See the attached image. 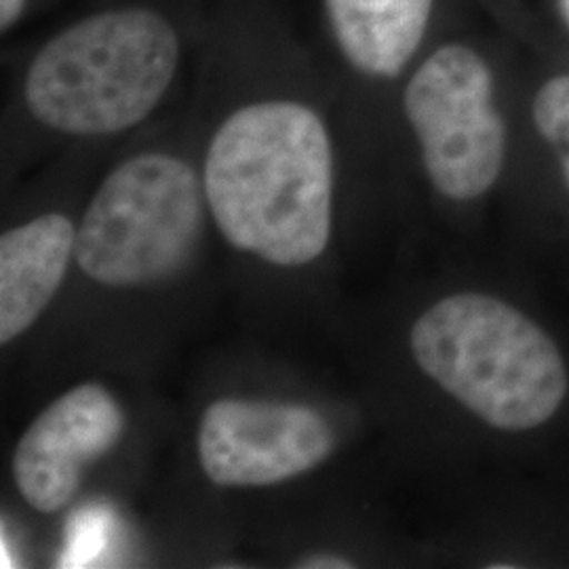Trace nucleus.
<instances>
[{"label": "nucleus", "instance_id": "nucleus-1", "mask_svg": "<svg viewBox=\"0 0 569 569\" xmlns=\"http://www.w3.org/2000/svg\"><path fill=\"white\" fill-rule=\"evenodd\" d=\"M204 197L226 241L264 262L305 266L326 251L333 209V143L300 100L234 108L211 136Z\"/></svg>", "mask_w": 569, "mask_h": 569}, {"label": "nucleus", "instance_id": "nucleus-2", "mask_svg": "<svg viewBox=\"0 0 569 569\" xmlns=\"http://www.w3.org/2000/svg\"><path fill=\"white\" fill-rule=\"evenodd\" d=\"M183 37L163 9L127 2L70 21L28 61L21 98L34 121L74 138L146 121L182 68Z\"/></svg>", "mask_w": 569, "mask_h": 569}, {"label": "nucleus", "instance_id": "nucleus-3", "mask_svg": "<svg viewBox=\"0 0 569 569\" xmlns=\"http://www.w3.org/2000/svg\"><path fill=\"white\" fill-rule=\"evenodd\" d=\"M418 367L486 425L542 427L568 397V367L549 333L486 293H453L411 327Z\"/></svg>", "mask_w": 569, "mask_h": 569}, {"label": "nucleus", "instance_id": "nucleus-4", "mask_svg": "<svg viewBox=\"0 0 569 569\" xmlns=\"http://www.w3.org/2000/svg\"><path fill=\"white\" fill-rule=\"evenodd\" d=\"M203 176L169 152H142L114 167L77 230V262L108 287L164 281L190 262L203 234Z\"/></svg>", "mask_w": 569, "mask_h": 569}, {"label": "nucleus", "instance_id": "nucleus-5", "mask_svg": "<svg viewBox=\"0 0 569 569\" xmlns=\"http://www.w3.org/2000/svg\"><path fill=\"white\" fill-rule=\"evenodd\" d=\"M403 112L432 188L456 203L489 192L507 159V124L496 77L470 42L446 41L409 70Z\"/></svg>", "mask_w": 569, "mask_h": 569}, {"label": "nucleus", "instance_id": "nucleus-6", "mask_svg": "<svg viewBox=\"0 0 569 569\" xmlns=\"http://www.w3.org/2000/svg\"><path fill=\"white\" fill-rule=\"evenodd\" d=\"M336 446L317 409L279 401L220 399L204 409L197 451L211 483L266 488L323 465Z\"/></svg>", "mask_w": 569, "mask_h": 569}, {"label": "nucleus", "instance_id": "nucleus-7", "mask_svg": "<svg viewBox=\"0 0 569 569\" xmlns=\"http://www.w3.org/2000/svg\"><path fill=\"white\" fill-rule=\"evenodd\" d=\"M127 418L114 395L96 382L68 390L23 432L13 453L21 498L39 512L66 509L84 470L117 448Z\"/></svg>", "mask_w": 569, "mask_h": 569}, {"label": "nucleus", "instance_id": "nucleus-8", "mask_svg": "<svg viewBox=\"0 0 569 569\" xmlns=\"http://www.w3.org/2000/svg\"><path fill=\"white\" fill-rule=\"evenodd\" d=\"M327 34L346 68L395 81L422 56L437 0H319Z\"/></svg>", "mask_w": 569, "mask_h": 569}, {"label": "nucleus", "instance_id": "nucleus-9", "mask_svg": "<svg viewBox=\"0 0 569 569\" xmlns=\"http://www.w3.org/2000/svg\"><path fill=\"white\" fill-rule=\"evenodd\" d=\"M77 230L61 213H44L0 237V342L9 345L37 323L58 293Z\"/></svg>", "mask_w": 569, "mask_h": 569}, {"label": "nucleus", "instance_id": "nucleus-10", "mask_svg": "<svg viewBox=\"0 0 569 569\" xmlns=\"http://www.w3.org/2000/svg\"><path fill=\"white\" fill-rule=\"evenodd\" d=\"M531 119L540 138L552 148L569 188V72L542 82L531 102Z\"/></svg>", "mask_w": 569, "mask_h": 569}, {"label": "nucleus", "instance_id": "nucleus-11", "mask_svg": "<svg viewBox=\"0 0 569 569\" xmlns=\"http://www.w3.org/2000/svg\"><path fill=\"white\" fill-rule=\"evenodd\" d=\"M30 0H0V30L9 34L21 20Z\"/></svg>", "mask_w": 569, "mask_h": 569}, {"label": "nucleus", "instance_id": "nucleus-12", "mask_svg": "<svg viewBox=\"0 0 569 569\" xmlns=\"http://www.w3.org/2000/svg\"><path fill=\"white\" fill-rule=\"evenodd\" d=\"M298 568L306 569H350L355 568L345 557H336V555H310L305 557Z\"/></svg>", "mask_w": 569, "mask_h": 569}, {"label": "nucleus", "instance_id": "nucleus-13", "mask_svg": "<svg viewBox=\"0 0 569 569\" xmlns=\"http://www.w3.org/2000/svg\"><path fill=\"white\" fill-rule=\"evenodd\" d=\"M557 9H559V16H561V20L569 30V0H557Z\"/></svg>", "mask_w": 569, "mask_h": 569}]
</instances>
